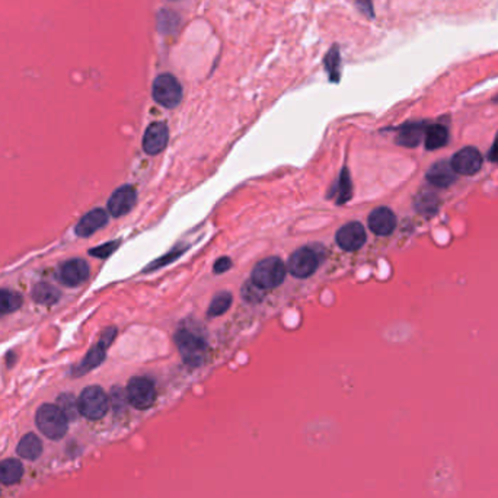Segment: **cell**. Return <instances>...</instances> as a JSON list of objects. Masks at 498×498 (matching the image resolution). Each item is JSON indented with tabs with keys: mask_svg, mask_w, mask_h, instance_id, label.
<instances>
[{
	"mask_svg": "<svg viewBox=\"0 0 498 498\" xmlns=\"http://www.w3.org/2000/svg\"><path fill=\"white\" fill-rule=\"evenodd\" d=\"M35 421L38 430L51 440H59L67 433V419L57 405L45 404L37 411Z\"/></svg>",
	"mask_w": 498,
	"mask_h": 498,
	"instance_id": "2",
	"label": "cell"
},
{
	"mask_svg": "<svg viewBox=\"0 0 498 498\" xmlns=\"http://www.w3.org/2000/svg\"><path fill=\"white\" fill-rule=\"evenodd\" d=\"M117 246H118V242H108L105 245H101V246L91 249V255H94L96 258H106L116 251Z\"/></svg>",
	"mask_w": 498,
	"mask_h": 498,
	"instance_id": "28",
	"label": "cell"
},
{
	"mask_svg": "<svg viewBox=\"0 0 498 498\" xmlns=\"http://www.w3.org/2000/svg\"><path fill=\"white\" fill-rule=\"evenodd\" d=\"M357 4L358 6L363 9V12L369 13V15H373V6H372V0H357Z\"/></svg>",
	"mask_w": 498,
	"mask_h": 498,
	"instance_id": "31",
	"label": "cell"
},
{
	"mask_svg": "<svg viewBox=\"0 0 498 498\" xmlns=\"http://www.w3.org/2000/svg\"><path fill=\"white\" fill-rule=\"evenodd\" d=\"M116 334H117L116 328H109V329L104 331L101 340L96 343V345H94L89 350L87 357L83 358V362L76 367V370H74L76 376H80V375H85V373L91 372L92 369L98 367L104 362L105 355H106V348L111 345V343H113V340L116 338Z\"/></svg>",
	"mask_w": 498,
	"mask_h": 498,
	"instance_id": "7",
	"label": "cell"
},
{
	"mask_svg": "<svg viewBox=\"0 0 498 498\" xmlns=\"http://www.w3.org/2000/svg\"><path fill=\"white\" fill-rule=\"evenodd\" d=\"M23 466L16 459H6L0 462V482L12 485L22 480Z\"/></svg>",
	"mask_w": 498,
	"mask_h": 498,
	"instance_id": "20",
	"label": "cell"
},
{
	"mask_svg": "<svg viewBox=\"0 0 498 498\" xmlns=\"http://www.w3.org/2000/svg\"><path fill=\"white\" fill-rule=\"evenodd\" d=\"M108 223V213L102 209H95L91 210L83 216L79 223L76 225V235L82 238H88L101 228H104Z\"/></svg>",
	"mask_w": 498,
	"mask_h": 498,
	"instance_id": "15",
	"label": "cell"
},
{
	"mask_svg": "<svg viewBox=\"0 0 498 498\" xmlns=\"http://www.w3.org/2000/svg\"><path fill=\"white\" fill-rule=\"evenodd\" d=\"M89 265L85 260H70L66 261L59 271V279L65 286L76 287L88 279Z\"/></svg>",
	"mask_w": 498,
	"mask_h": 498,
	"instance_id": "12",
	"label": "cell"
},
{
	"mask_svg": "<svg viewBox=\"0 0 498 498\" xmlns=\"http://www.w3.org/2000/svg\"><path fill=\"white\" fill-rule=\"evenodd\" d=\"M488 159L492 162V163H498V134L495 137V140L488 152Z\"/></svg>",
	"mask_w": 498,
	"mask_h": 498,
	"instance_id": "30",
	"label": "cell"
},
{
	"mask_svg": "<svg viewBox=\"0 0 498 498\" xmlns=\"http://www.w3.org/2000/svg\"><path fill=\"white\" fill-rule=\"evenodd\" d=\"M495 101H497V102H498V98H497V99H495Z\"/></svg>",
	"mask_w": 498,
	"mask_h": 498,
	"instance_id": "32",
	"label": "cell"
},
{
	"mask_svg": "<svg viewBox=\"0 0 498 498\" xmlns=\"http://www.w3.org/2000/svg\"><path fill=\"white\" fill-rule=\"evenodd\" d=\"M482 163L484 159L481 152L472 146L460 149L458 153H455V156L450 160L453 171L465 177H472L477 172H480L482 168Z\"/></svg>",
	"mask_w": 498,
	"mask_h": 498,
	"instance_id": "8",
	"label": "cell"
},
{
	"mask_svg": "<svg viewBox=\"0 0 498 498\" xmlns=\"http://www.w3.org/2000/svg\"><path fill=\"white\" fill-rule=\"evenodd\" d=\"M318 265L319 258L309 248L299 249L289 260V270L297 279H308L316 271Z\"/></svg>",
	"mask_w": 498,
	"mask_h": 498,
	"instance_id": "9",
	"label": "cell"
},
{
	"mask_svg": "<svg viewBox=\"0 0 498 498\" xmlns=\"http://www.w3.org/2000/svg\"><path fill=\"white\" fill-rule=\"evenodd\" d=\"M79 412L88 420H99L109 409V398L99 386H89L77 399Z\"/></svg>",
	"mask_w": 498,
	"mask_h": 498,
	"instance_id": "4",
	"label": "cell"
},
{
	"mask_svg": "<svg viewBox=\"0 0 498 498\" xmlns=\"http://www.w3.org/2000/svg\"><path fill=\"white\" fill-rule=\"evenodd\" d=\"M340 197H338V203H344L351 197V182L348 178V172L343 171L341 174V179H340Z\"/></svg>",
	"mask_w": 498,
	"mask_h": 498,
	"instance_id": "27",
	"label": "cell"
},
{
	"mask_svg": "<svg viewBox=\"0 0 498 498\" xmlns=\"http://www.w3.org/2000/svg\"><path fill=\"white\" fill-rule=\"evenodd\" d=\"M59 296H60L59 290L47 283H40L33 290V297L41 304H51L59 299Z\"/></svg>",
	"mask_w": 498,
	"mask_h": 498,
	"instance_id": "24",
	"label": "cell"
},
{
	"mask_svg": "<svg viewBox=\"0 0 498 498\" xmlns=\"http://www.w3.org/2000/svg\"><path fill=\"white\" fill-rule=\"evenodd\" d=\"M456 175L449 160H438L428 170L427 179L437 188H448L456 181Z\"/></svg>",
	"mask_w": 498,
	"mask_h": 498,
	"instance_id": "16",
	"label": "cell"
},
{
	"mask_svg": "<svg viewBox=\"0 0 498 498\" xmlns=\"http://www.w3.org/2000/svg\"><path fill=\"white\" fill-rule=\"evenodd\" d=\"M137 201V192L134 187L124 185L114 191L113 196L108 200V211L114 217L127 214Z\"/></svg>",
	"mask_w": 498,
	"mask_h": 498,
	"instance_id": "13",
	"label": "cell"
},
{
	"mask_svg": "<svg viewBox=\"0 0 498 498\" xmlns=\"http://www.w3.org/2000/svg\"><path fill=\"white\" fill-rule=\"evenodd\" d=\"M326 67L329 70V76L337 80L338 79V67H340V55H338V50L334 48L332 50L329 54H328V57H326Z\"/></svg>",
	"mask_w": 498,
	"mask_h": 498,
	"instance_id": "26",
	"label": "cell"
},
{
	"mask_svg": "<svg viewBox=\"0 0 498 498\" xmlns=\"http://www.w3.org/2000/svg\"><path fill=\"white\" fill-rule=\"evenodd\" d=\"M337 243L344 251H357L366 243V231L362 223L351 221L337 232Z\"/></svg>",
	"mask_w": 498,
	"mask_h": 498,
	"instance_id": "10",
	"label": "cell"
},
{
	"mask_svg": "<svg viewBox=\"0 0 498 498\" xmlns=\"http://www.w3.org/2000/svg\"><path fill=\"white\" fill-rule=\"evenodd\" d=\"M175 343L184 363L191 367H199L204 363L207 355V341L203 331L189 325H182L175 334Z\"/></svg>",
	"mask_w": 498,
	"mask_h": 498,
	"instance_id": "1",
	"label": "cell"
},
{
	"mask_svg": "<svg viewBox=\"0 0 498 498\" xmlns=\"http://www.w3.org/2000/svg\"><path fill=\"white\" fill-rule=\"evenodd\" d=\"M424 140H426V148L428 150H437L448 143L449 131L445 126L433 124V126L427 127Z\"/></svg>",
	"mask_w": 498,
	"mask_h": 498,
	"instance_id": "21",
	"label": "cell"
},
{
	"mask_svg": "<svg viewBox=\"0 0 498 498\" xmlns=\"http://www.w3.org/2000/svg\"><path fill=\"white\" fill-rule=\"evenodd\" d=\"M231 304H232V294L226 293V292H221L217 296H214V299L211 300L210 306H209V311H207V315L209 316L223 315L225 312H228V309L231 308Z\"/></svg>",
	"mask_w": 498,
	"mask_h": 498,
	"instance_id": "23",
	"label": "cell"
},
{
	"mask_svg": "<svg viewBox=\"0 0 498 498\" xmlns=\"http://www.w3.org/2000/svg\"><path fill=\"white\" fill-rule=\"evenodd\" d=\"M369 228L377 236L391 235L397 228V217L387 207H377L369 216Z\"/></svg>",
	"mask_w": 498,
	"mask_h": 498,
	"instance_id": "14",
	"label": "cell"
},
{
	"mask_svg": "<svg viewBox=\"0 0 498 498\" xmlns=\"http://www.w3.org/2000/svg\"><path fill=\"white\" fill-rule=\"evenodd\" d=\"M286 265L280 258H265L255 265L253 271V283L261 290L279 287L286 279Z\"/></svg>",
	"mask_w": 498,
	"mask_h": 498,
	"instance_id": "3",
	"label": "cell"
},
{
	"mask_svg": "<svg viewBox=\"0 0 498 498\" xmlns=\"http://www.w3.org/2000/svg\"><path fill=\"white\" fill-rule=\"evenodd\" d=\"M21 304H22V297L19 293L0 289V316H5L18 311L21 308Z\"/></svg>",
	"mask_w": 498,
	"mask_h": 498,
	"instance_id": "22",
	"label": "cell"
},
{
	"mask_svg": "<svg viewBox=\"0 0 498 498\" xmlns=\"http://www.w3.org/2000/svg\"><path fill=\"white\" fill-rule=\"evenodd\" d=\"M127 401L135 409H149L156 401L155 384L150 379L137 376L133 377L127 384Z\"/></svg>",
	"mask_w": 498,
	"mask_h": 498,
	"instance_id": "5",
	"label": "cell"
},
{
	"mask_svg": "<svg viewBox=\"0 0 498 498\" xmlns=\"http://www.w3.org/2000/svg\"><path fill=\"white\" fill-rule=\"evenodd\" d=\"M16 452L23 459L35 460L43 453V443L34 433H28L26 436H23L21 438L19 445L16 448Z\"/></svg>",
	"mask_w": 498,
	"mask_h": 498,
	"instance_id": "18",
	"label": "cell"
},
{
	"mask_svg": "<svg viewBox=\"0 0 498 498\" xmlns=\"http://www.w3.org/2000/svg\"><path fill=\"white\" fill-rule=\"evenodd\" d=\"M426 130L427 127L423 123H409L401 128L397 142L405 148L419 146L426 135Z\"/></svg>",
	"mask_w": 498,
	"mask_h": 498,
	"instance_id": "17",
	"label": "cell"
},
{
	"mask_svg": "<svg viewBox=\"0 0 498 498\" xmlns=\"http://www.w3.org/2000/svg\"><path fill=\"white\" fill-rule=\"evenodd\" d=\"M170 140V130L165 123H152L143 135V150L148 155L160 153Z\"/></svg>",
	"mask_w": 498,
	"mask_h": 498,
	"instance_id": "11",
	"label": "cell"
},
{
	"mask_svg": "<svg viewBox=\"0 0 498 498\" xmlns=\"http://www.w3.org/2000/svg\"><path fill=\"white\" fill-rule=\"evenodd\" d=\"M57 406L60 408V411L65 414V417L67 419V421H73L77 419L79 412V404L74 399L73 395L70 394H63L59 397L57 399Z\"/></svg>",
	"mask_w": 498,
	"mask_h": 498,
	"instance_id": "25",
	"label": "cell"
},
{
	"mask_svg": "<svg viewBox=\"0 0 498 498\" xmlns=\"http://www.w3.org/2000/svg\"><path fill=\"white\" fill-rule=\"evenodd\" d=\"M415 210L424 216H433L438 211L440 207V200L438 196L434 191L430 189H423L417 194V197L414 200Z\"/></svg>",
	"mask_w": 498,
	"mask_h": 498,
	"instance_id": "19",
	"label": "cell"
},
{
	"mask_svg": "<svg viewBox=\"0 0 498 498\" xmlns=\"http://www.w3.org/2000/svg\"><path fill=\"white\" fill-rule=\"evenodd\" d=\"M231 267H232V261H231V258H228V257H221V258H218V260L216 261V264H214L213 270H214V272H216V274H221V272H226V271H228Z\"/></svg>",
	"mask_w": 498,
	"mask_h": 498,
	"instance_id": "29",
	"label": "cell"
},
{
	"mask_svg": "<svg viewBox=\"0 0 498 498\" xmlns=\"http://www.w3.org/2000/svg\"><path fill=\"white\" fill-rule=\"evenodd\" d=\"M153 98L165 108H175L182 99V88L172 74H160L153 82Z\"/></svg>",
	"mask_w": 498,
	"mask_h": 498,
	"instance_id": "6",
	"label": "cell"
}]
</instances>
